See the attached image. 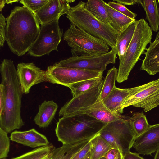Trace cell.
Returning a JSON list of instances; mask_svg holds the SVG:
<instances>
[{"label":"cell","instance_id":"cell-1","mask_svg":"<svg viewBox=\"0 0 159 159\" xmlns=\"http://www.w3.org/2000/svg\"><path fill=\"white\" fill-rule=\"evenodd\" d=\"M5 39L10 50L18 56L28 52L39 34L40 23L26 7L16 6L6 18Z\"/></svg>","mask_w":159,"mask_h":159},{"label":"cell","instance_id":"cell-2","mask_svg":"<svg viewBox=\"0 0 159 159\" xmlns=\"http://www.w3.org/2000/svg\"><path fill=\"white\" fill-rule=\"evenodd\" d=\"M1 84L4 86L5 105L0 113V128L7 133L24 125L21 116L22 94L13 61L4 59L0 66Z\"/></svg>","mask_w":159,"mask_h":159},{"label":"cell","instance_id":"cell-3","mask_svg":"<svg viewBox=\"0 0 159 159\" xmlns=\"http://www.w3.org/2000/svg\"><path fill=\"white\" fill-rule=\"evenodd\" d=\"M107 124L86 114L63 116L57 123L55 134L62 144H72L91 139Z\"/></svg>","mask_w":159,"mask_h":159},{"label":"cell","instance_id":"cell-4","mask_svg":"<svg viewBox=\"0 0 159 159\" xmlns=\"http://www.w3.org/2000/svg\"><path fill=\"white\" fill-rule=\"evenodd\" d=\"M66 14L71 24L115 48L120 33L94 17L86 8L85 2L80 1L70 6Z\"/></svg>","mask_w":159,"mask_h":159},{"label":"cell","instance_id":"cell-5","mask_svg":"<svg viewBox=\"0 0 159 159\" xmlns=\"http://www.w3.org/2000/svg\"><path fill=\"white\" fill-rule=\"evenodd\" d=\"M152 31L148 22L143 19L137 20L132 40L124 54L119 56V64L116 81L122 83L128 79L129 74L147 50L148 44L151 42Z\"/></svg>","mask_w":159,"mask_h":159},{"label":"cell","instance_id":"cell-6","mask_svg":"<svg viewBox=\"0 0 159 159\" xmlns=\"http://www.w3.org/2000/svg\"><path fill=\"white\" fill-rule=\"evenodd\" d=\"M63 39L71 48L73 57H94L109 52V46L71 24L64 33Z\"/></svg>","mask_w":159,"mask_h":159},{"label":"cell","instance_id":"cell-7","mask_svg":"<svg viewBox=\"0 0 159 159\" xmlns=\"http://www.w3.org/2000/svg\"><path fill=\"white\" fill-rule=\"evenodd\" d=\"M99 134L112 148L118 150L123 156L130 151L137 136L129 120L109 123Z\"/></svg>","mask_w":159,"mask_h":159},{"label":"cell","instance_id":"cell-8","mask_svg":"<svg viewBox=\"0 0 159 159\" xmlns=\"http://www.w3.org/2000/svg\"><path fill=\"white\" fill-rule=\"evenodd\" d=\"M57 19L41 25L39 35L28 52L30 56L40 57L49 55L53 50L58 51V46L62 36Z\"/></svg>","mask_w":159,"mask_h":159},{"label":"cell","instance_id":"cell-9","mask_svg":"<svg viewBox=\"0 0 159 159\" xmlns=\"http://www.w3.org/2000/svg\"><path fill=\"white\" fill-rule=\"evenodd\" d=\"M48 82L67 87L83 80L102 77V72L61 66L58 63L48 66L46 70Z\"/></svg>","mask_w":159,"mask_h":159},{"label":"cell","instance_id":"cell-10","mask_svg":"<svg viewBox=\"0 0 159 159\" xmlns=\"http://www.w3.org/2000/svg\"><path fill=\"white\" fill-rule=\"evenodd\" d=\"M117 53L115 48H111L107 53L94 57H73L58 62L63 67L75 68L102 72L109 64L116 63Z\"/></svg>","mask_w":159,"mask_h":159},{"label":"cell","instance_id":"cell-11","mask_svg":"<svg viewBox=\"0 0 159 159\" xmlns=\"http://www.w3.org/2000/svg\"><path fill=\"white\" fill-rule=\"evenodd\" d=\"M159 105V78L151 81L150 84L129 98L123 106L126 107L132 106L143 108L148 112Z\"/></svg>","mask_w":159,"mask_h":159},{"label":"cell","instance_id":"cell-12","mask_svg":"<svg viewBox=\"0 0 159 159\" xmlns=\"http://www.w3.org/2000/svg\"><path fill=\"white\" fill-rule=\"evenodd\" d=\"M16 72L22 94H28L34 85L48 81L46 71L42 70L33 62L18 63Z\"/></svg>","mask_w":159,"mask_h":159},{"label":"cell","instance_id":"cell-13","mask_svg":"<svg viewBox=\"0 0 159 159\" xmlns=\"http://www.w3.org/2000/svg\"><path fill=\"white\" fill-rule=\"evenodd\" d=\"M151 81L137 87L121 89L116 86L109 94L102 101L105 106L111 111L121 114L123 112V106L130 97L144 89L151 83Z\"/></svg>","mask_w":159,"mask_h":159},{"label":"cell","instance_id":"cell-14","mask_svg":"<svg viewBox=\"0 0 159 159\" xmlns=\"http://www.w3.org/2000/svg\"><path fill=\"white\" fill-rule=\"evenodd\" d=\"M133 147L139 154L151 155L159 149V123L150 125L141 134L137 136Z\"/></svg>","mask_w":159,"mask_h":159},{"label":"cell","instance_id":"cell-15","mask_svg":"<svg viewBox=\"0 0 159 159\" xmlns=\"http://www.w3.org/2000/svg\"><path fill=\"white\" fill-rule=\"evenodd\" d=\"M75 1L48 0L35 14L41 25L49 23L66 14L70 7L69 3Z\"/></svg>","mask_w":159,"mask_h":159},{"label":"cell","instance_id":"cell-16","mask_svg":"<svg viewBox=\"0 0 159 159\" xmlns=\"http://www.w3.org/2000/svg\"><path fill=\"white\" fill-rule=\"evenodd\" d=\"M10 138L12 141L33 148L50 144L45 135L34 128L25 131H15L11 133Z\"/></svg>","mask_w":159,"mask_h":159},{"label":"cell","instance_id":"cell-17","mask_svg":"<svg viewBox=\"0 0 159 159\" xmlns=\"http://www.w3.org/2000/svg\"><path fill=\"white\" fill-rule=\"evenodd\" d=\"M145 52L140 70L146 71L150 75L159 72V40L151 42Z\"/></svg>","mask_w":159,"mask_h":159},{"label":"cell","instance_id":"cell-18","mask_svg":"<svg viewBox=\"0 0 159 159\" xmlns=\"http://www.w3.org/2000/svg\"><path fill=\"white\" fill-rule=\"evenodd\" d=\"M53 100L44 101L39 106V111L34 121L40 128L48 127L54 118L58 108Z\"/></svg>","mask_w":159,"mask_h":159},{"label":"cell","instance_id":"cell-19","mask_svg":"<svg viewBox=\"0 0 159 159\" xmlns=\"http://www.w3.org/2000/svg\"><path fill=\"white\" fill-rule=\"evenodd\" d=\"M146 14V19L152 31L157 32L159 29V12L158 3L155 0H138Z\"/></svg>","mask_w":159,"mask_h":159},{"label":"cell","instance_id":"cell-20","mask_svg":"<svg viewBox=\"0 0 159 159\" xmlns=\"http://www.w3.org/2000/svg\"><path fill=\"white\" fill-rule=\"evenodd\" d=\"M102 0H88L85 2L87 9L96 19L114 29V25L109 16Z\"/></svg>","mask_w":159,"mask_h":159},{"label":"cell","instance_id":"cell-21","mask_svg":"<svg viewBox=\"0 0 159 159\" xmlns=\"http://www.w3.org/2000/svg\"><path fill=\"white\" fill-rule=\"evenodd\" d=\"M104 5L114 25V29L120 33L123 32L135 21V19L130 18L113 9L105 2Z\"/></svg>","mask_w":159,"mask_h":159},{"label":"cell","instance_id":"cell-22","mask_svg":"<svg viewBox=\"0 0 159 159\" xmlns=\"http://www.w3.org/2000/svg\"><path fill=\"white\" fill-rule=\"evenodd\" d=\"M90 143V159H99L112 149L110 145L99 133L92 138Z\"/></svg>","mask_w":159,"mask_h":159},{"label":"cell","instance_id":"cell-23","mask_svg":"<svg viewBox=\"0 0 159 159\" xmlns=\"http://www.w3.org/2000/svg\"><path fill=\"white\" fill-rule=\"evenodd\" d=\"M137 23L135 21L120 33L115 49L119 57L123 55L129 46L134 35Z\"/></svg>","mask_w":159,"mask_h":159},{"label":"cell","instance_id":"cell-24","mask_svg":"<svg viewBox=\"0 0 159 159\" xmlns=\"http://www.w3.org/2000/svg\"><path fill=\"white\" fill-rule=\"evenodd\" d=\"M103 80L102 77L80 81L69 85L73 97L77 96L92 88Z\"/></svg>","mask_w":159,"mask_h":159},{"label":"cell","instance_id":"cell-25","mask_svg":"<svg viewBox=\"0 0 159 159\" xmlns=\"http://www.w3.org/2000/svg\"><path fill=\"white\" fill-rule=\"evenodd\" d=\"M55 148L52 144L50 143L46 146L37 148L20 156L9 159H44L47 157Z\"/></svg>","mask_w":159,"mask_h":159},{"label":"cell","instance_id":"cell-26","mask_svg":"<svg viewBox=\"0 0 159 159\" xmlns=\"http://www.w3.org/2000/svg\"><path fill=\"white\" fill-rule=\"evenodd\" d=\"M118 69L115 67L107 71L104 80L101 91L100 99L102 100L111 93L116 86L115 83L116 80Z\"/></svg>","mask_w":159,"mask_h":159},{"label":"cell","instance_id":"cell-27","mask_svg":"<svg viewBox=\"0 0 159 159\" xmlns=\"http://www.w3.org/2000/svg\"><path fill=\"white\" fill-rule=\"evenodd\" d=\"M129 122L137 136L143 133L150 125L143 112L134 113Z\"/></svg>","mask_w":159,"mask_h":159},{"label":"cell","instance_id":"cell-28","mask_svg":"<svg viewBox=\"0 0 159 159\" xmlns=\"http://www.w3.org/2000/svg\"><path fill=\"white\" fill-rule=\"evenodd\" d=\"M7 134L0 128V159L6 158L9 152L10 140Z\"/></svg>","mask_w":159,"mask_h":159},{"label":"cell","instance_id":"cell-29","mask_svg":"<svg viewBox=\"0 0 159 159\" xmlns=\"http://www.w3.org/2000/svg\"><path fill=\"white\" fill-rule=\"evenodd\" d=\"M48 0H19L18 2L22 4L29 10L35 14L48 1Z\"/></svg>","mask_w":159,"mask_h":159},{"label":"cell","instance_id":"cell-30","mask_svg":"<svg viewBox=\"0 0 159 159\" xmlns=\"http://www.w3.org/2000/svg\"><path fill=\"white\" fill-rule=\"evenodd\" d=\"M108 2V5L111 8L130 18L135 19L137 16L136 14L130 11L125 5L113 1Z\"/></svg>","mask_w":159,"mask_h":159},{"label":"cell","instance_id":"cell-31","mask_svg":"<svg viewBox=\"0 0 159 159\" xmlns=\"http://www.w3.org/2000/svg\"><path fill=\"white\" fill-rule=\"evenodd\" d=\"M6 18L2 13L0 15V46H3L5 39V28L6 25Z\"/></svg>","mask_w":159,"mask_h":159},{"label":"cell","instance_id":"cell-32","mask_svg":"<svg viewBox=\"0 0 159 159\" xmlns=\"http://www.w3.org/2000/svg\"><path fill=\"white\" fill-rule=\"evenodd\" d=\"M90 141L73 157L72 159H84L90 153Z\"/></svg>","mask_w":159,"mask_h":159},{"label":"cell","instance_id":"cell-33","mask_svg":"<svg viewBox=\"0 0 159 159\" xmlns=\"http://www.w3.org/2000/svg\"><path fill=\"white\" fill-rule=\"evenodd\" d=\"M5 92L4 86L1 83L0 85V113L3 110L5 105Z\"/></svg>","mask_w":159,"mask_h":159},{"label":"cell","instance_id":"cell-34","mask_svg":"<svg viewBox=\"0 0 159 159\" xmlns=\"http://www.w3.org/2000/svg\"><path fill=\"white\" fill-rule=\"evenodd\" d=\"M121 152L118 149L112 148L104 156L106 159H115Z\"/></svg>","mask_w":159,"mask_h":159},{"label":"cell","instance_id":"cell-35","mask_svg":"<svg viewBox=\"0 0 159 159\" xmlns=\"http://www.w3.org/2000/svg\"><path fill=\"white\" fill-rule=\"evenodd\" d=\"M123 159H145L139 155L138 153L129 151L123 156Z\"/></svg>","mask_w":159,"mask_h":159},{"label":"cell","instance_id":"cell-36","mask_svg":"<svg viewBox=\"0 0 159 159\" xmlns=\"http://www.w3.org/2000/svg\"><path fill=\"white\" fill-rule=\"evenodd\" d=\"M138 0H114L113 2L124 5H132L138 3Z\"/></svg>","mask_w":159,"mask_h":159},{"label":"cell","instance_id":"cell-37","mask_svg":"<svg viewBox=\"0 0 159 159\" xmlns=\"http://www.w3.org/2000/svg\"><path fill=\"white\" fill-rule=\"evenodd\" d=\"M55 148L47 157L44 159H55L56 154L54 151Z\"/></svg>","mask_w":159,"mask_h":159},{"label":"cell","instance_id":"cell-38","mask_svg":"<svg viewBox=\"0 0 159 159\" xmlns=\"http://www.w3.org/2000/svg\"><path fill=\"white\" fill-rule=\"evenodd\" d=\"M7 3L6 0H0V10L1 11L2 9L3 8L5 3Z\"/></svg>","mask_w":159,"mask_h":159},{"label":"cell","instance_id":"cell-39","mask_svg":"<svg viewBox=\"0 0 159 159\" xmlns=\"http://www.w3.org/2000/svg\"><path fill=\"white\" fill-rule=\"evenodd\" d=\"M154 159H159V149L156 151Z\"/></svg>","mask_w":159,"mask_h":159},{"label":"cell","instance_id":"cell-40","mask_svg":"<svg viewBox=\"0 0 159 159\" xmlns=\"http://www.w3.org/2000/svg\"><path fill=\"white\" fill-rule=\"evenodd\" d=\"M158 40H159V29L158 30V31L156 34L155 39L154 41H156Z\"/></svg>","mask_w":159,"mask_h":159},{"label":"cell","instance_id":"cell-41","mask_svg":"<svg viewBox=\"0 0 159 159\" xmlns=\"http://www.w3.org/2000/svg\"><path fill=\"white\" fill-rule=\"evenodd\" d=\"M115 159H123V155L122 153H120L116 158Z\"/></svg>","mask_w":159,"mask_h":159},{"label":"cell","instance_id":"cell-42","mask_svg":"<svg viewBox=\"0 0 159 159\" xmlns=\"http://www.w3.org/2000/svg\"><path fill=\"white\" fill-rule=\"evenodd\" d=\"M90 159V154L85 159Z\"/></svg>","mask_w":159,"mask_h":159},{"label":"cell","instance_id":"cell-43","mask_svg":"<svg viewBox=\"0 0 159 159\" xmlns=\"http://www.w3.org/2000/svg\"><path fill=\"white\" fill-rule=\"evenodd\" d=\"M157 3L158 5V9L159 10V0L157 1Z\"/></svg>","mask_w":159,"mask_h":159},{"label":"cell","instance_id":"cell-44","mask_svg":"<svg viewBox=\"0 0 159 159\" xmlns=\"http://www.w3.org/2000/svg\"><path fill=\"white\" fill-rule=\"evenodd\" d=\"M99 159H106V158H105V157H104Z\"/></svg>","mask_w":159,"mask_h":159}]
</instances>
